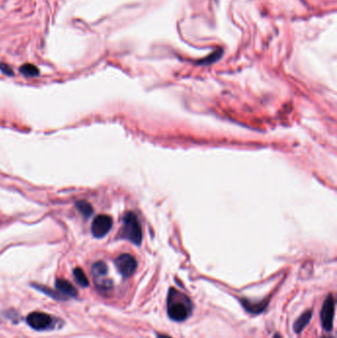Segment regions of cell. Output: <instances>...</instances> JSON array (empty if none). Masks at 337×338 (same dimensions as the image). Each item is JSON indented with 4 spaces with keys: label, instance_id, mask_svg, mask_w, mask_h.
I'll return each mask as SVG.
<instances>
[{
    "label": "cell",
    "instance_id": "obj_1",
    "mask_svg": "<svg viewBox=\"0 0 337 338\" xmlns=\"http://www.w3.org/2000/svg\"><path fill=\"white\" fill-rule=\"evenodd\" d=\"M192 311L190 300L175 289H170L167 301V313L171 320L175 322L185 321Z\"/></svg>",
    "mask_w": 337,
    "mask_h": 338
},
{
    "label": "cell",
    "instance_id": "obj_2",
    "mask_svg": "<svg viewBox=\"0 0 337 338\" xmlns=\"http://www.w3.org/2000/svg\"><path fill=\"white\" fill-rule=\"evenodd\" d=\"M122 236L136 245H139L141 242V227L136 216L133 212L127 213L124 217Z\"/></svg>",
    "mask_w": 337,
    "mask_h": 338
},
{
    "label": "cell",
    "instance_id": "obj_3",
    "mask_svg": "<svg viewBox=\"0 0 337 338\" xmlns=\"http://www.w3.org/2000/svg\"><path fill=\"white\" fill-rule=\"evenodd\" d=\"M335 314H336V302L333 295H330L322 308L321 312V320L323 327L326 331L331 332L334 328V320H335Z\"/></svg>",
    "mask_w": 337,
    "mask_h": 338
},
{
    "label": "cell",
    "instance_id": "obj_4",
    "mask_svg": "<svg viewBox=\"0 0 337 338\" xmlns=\"http://www.w3.org/2000/svg\"><path fill=\"white\" fill-rule=\"evenodd\" d=\"M115 265L118 269V271L126 278L131 277L136 267H137V262L135 260V258L128 253L122 254L120 255L116 260H115Z\"/></svg>",
    "mask_w": 337,
    "mask_h": 338
},
{
    "label": "cell",
    "instance_id": "obj_5",
    "mask_svg": "<svg viewBox=\"0 0 337 338\" xmlns=\"http://www.w3.org/2000/svg\"><path fill=\"white\" fill-rule=\"evenodd\" d=\"M113 225L112 218L107 215L97 216L91 225V232L97 238H102L108 234Z\"/></svg>",
    "mask_w": 337,
    "mask_h": 338
},
{
    "label": "cell",
    "instance_id": "obj_6",
    "mask_svg": "<svg viewBox=\"0 0 337 338\" xmlns=\"http://www.w3.org/2000/svg\"><path fill=\"white\" fill-rule=\"evenodd\" d=\"M107 265L102 262H96L92 266V274L95 279V283L98 287L102 289H109L112 286V283L110 280L105 279V276L107 275Z\"/></svg>",
    "mask_w": 337,
    "mask_h": 338
},
{
    "label": "cell",
    "instance_id": "obj_7",
    "mask_svg": "<svg viewBox=\"0 0 337 338\" xmlns=\"http://www.w3.org/2000/svg\"><path fill=\"white\" fill-rule=\"evenodd\" d=\"M28 325L37 331H42L48 329L52 324V318L45 313H31L27 317Z\"/></svg>",
    "mask_w": 337,
    "mask_h": 338
},
{
    "label": "cell",
    "instance_id": "obj_8",
    "mask_svg": "<svg viewBox=\"0 0 337 338\" xmlns=\"http://www.w3.org/2000/svg\"><path fill=\"white\" fill-rule=\"evenodd\" d=\"M56 287L57 289L67 295V296H70V297H75L77 295V290L74 288V286L68 282L67 280L65 279H57L56 281Z\"/></svg>",
    "mask_w": 337,
    "mask_h": 338
},
{
    "label": "cell",
    "instance_id": "obj_9",
    "mask_svg": "<svg viewBox=\"0 0 337 338\" xmlns=\"http://www.w3.org/2000/svg\"><path fill=\"white\" fill-rule=\"evenodd\" d=\"M241 304L243 305L244 309L251 314H260L265 310V308L267 306V303L265 301H263V302H252V301H249V300H246V299H242Z\"/></svg>",
    "mask_w": 337,
    "mask_h": 338
},
{
    "label": "cell",
    "instance_id": "obj_10",
    "mask_svg": "<svg viewBox=\"0 0 337 338\" xmlns=\"http://www.w3.org/2000/svg\"><path fill=\"white\" fill-rule=\"evenodd\" d=\"M313 316V312L312 311H307L305 312L294 324V332L296 334H301L303 332V330L308 326V324L310 323L311 319Z\"/></svg>",
    "mask_w": 337,
    "mask_h": 338
},
{
    "label": "cell",
    "instance_id": "obj_11",
    "mask_svg": "<svg viewBox=\"0 0 337 338\" xmlns=\"http://www.w3.org/2000/svg\"><path fill=\"white\" fill-rule=\"evenodd\" d=\"M20 72L27 76V77H34V76H38L40 71L38 69V68L34 65H31V64H26L24 66H22L20 68Z\"/></svg>",
    "mask_w": 337,
    "mask_h": 338
},
{
    "label": "cell",
    "instance_id": "obj_12",
    "mask_svg": "<svg viewBox=\"0 0 337 338\" xmlns=\"http://www.w3.org/2000/svg\"><path fill=\"white\" fill-rule=\"evenodd\" d=\"M76 208L85 218H89L93 214L92 206L86 201H78L76 203Z\"/></svg>",
    "mask_w": 337,
    "mask_h": 338
},
{
    "label": "cell",
    "instance_id": "obj_13",
    "mask_svg": "<svg viewBox=\"0 0 337 338\" xmlns=\"http://www.w3.org/2000/svg\"><path fill=\"white\" fill-rule=\"evenodd\" d=\"M73 275H74V278H75L76 282L81 287H87L89 285L88 279H87L84 271L81 268H75L74 271H73Z\"/></svg>",
    "mask_w": 337,
    "mask_h": 338
},
{
    "label": "cell",
    "instance_id": "obj_14",
    "mask_svg": "<svg viewBox=\"0 0 337 338\" xmlns=\"http://www.w3.org/2000/svg\"><path fill=\"white\" fill-rule=\"evenodd\" d=\"M0 70L6 75H10V76L13 75V70H12L11 67L6 65V64H0Z\"/></svg>",
    "mask_w": 337,
    "mask_h": 338
},
{
    "label": "cell",
    "instance_id": "obj_15",
    "mask_svg": "<svg viewBox=\"0 0 337 338\" xmlns=\"http://www.w3.org/2000/svg\"><path fill=\"white\" fill-rule=\"evenodd\" d=\"M157 338H171L168 336H165V335H157Z\"/></svg>",
    "mask_w": 337,
    "mask_h": 338
},
{
    "label": "cell",
    "instance_id": "obj_16",
    "mask_svg": "<svg viewBox=\"0 0 337 338\" xmlns=\"http://www.w3.org/2000/svg\"><path fill=\"white\" fill-rule=\"evenodd\" d=\"M282 338V337H281L280 335H278V334H277V335H275V336H274V338Z\"/></svg>",
    "mask_w": 337,
    "mask_h": 338
}]
</instances>
